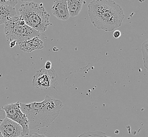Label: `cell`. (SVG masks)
Here are the masks:
<instances>
[{
  "label": "cell",
  "instance_id": "obj_1",
  "mask_svg": "<svg viewBox=\"0 0 148 137\" xmlns=\"http://www.w3.org/2000/svg\"><path fill=\"white\" fill-rule=\"evenodd\" d=\"M88 15L93 25L106 32L121 27L125 15L120 5L112 0H95L88 5Z\"/></svg>",
  "mask_w": 148,
  "mask_h": 137
},
{
  "label": "cell",
  "instance_id": "obj_2",
  "mask_svg": "<svg viewBox=\"0 0 148 137\" xmlns=\"http://www.w3.org/2000/svg\"><path fill=\"white\" fill-rule=\"evenodd\" d=\"M20 107L29 120V129L36 130L50 125L59 116L63 104L59 99L46 95L42 102L20 103Z\"/></svg>",
  "mask_w": 148,
  "mask_h": 137
},
{
  "label": "cell",
  "instance_id": "obj_3",
  "mask_svg": "<svg viewBox=\"0 0 148 137\" xmlns=\"http://www.w3.org/2000/svg\"><path fill=\"white\" fill-rule=\"evenodd\" d=\"M18 11L25 24L40 33L45 32L52 25L50 22V15L42 3L25 1L21 4Z\"/></svg>",
  "mask_w": 148,
  "mask_h": 137
},
{
  "label": "cell",
  "instance_id": "obj_4",
  "mask_svg": "<svg viewBox=\"0 0 148 137\" xmlns=\"http://www.w3.org/2000/svg\"><path fill=\"white\" fill-rule=\"evenodd\" d=\"M4 33L8 41H14L16 45L41 36V33L27 25L21 16L18 15L4 24Z\"/></svg>",
  "mask_w": 148,
  "mask_h": 137
},
{
  "label": "cell",
  "instance_id": "obj_5",
  "mask_svg": "<svg viewBox=\"0 0 148 137\" xmlns=\"http://www.w3.org/2000/svg\"><path fill=\"white\" fill-rule=\"evenodd\" d=\"M33 86L40 89L52 87L56 90L58 84V75L53 68L47 70L43 67L36 72L33 77Z\"/></svg>",
  "mask_w": 148,
  "mask_h": 137
},
{
  "label": "cell",
  "instance_id": "obj_6",
  "mask_svg": "<svg viewBox=\"0 0 148 137\" xmlns=\"http://www.w3.org/2000/svg\"><path fill=\"white\" fill-rule=\"evenodd\" d=\"M2 109L4 111L6 118L18 123L22 128V136H29L30 129L29 120L26 115L21 111L20 102L4 105Z\"/></svg>",
  "mask_w": 148,
  "mask_h": 137
},
{
  "label": "cell",
  "instance_id": "obj_7",
  "mask_svg": "<svg viewBox=\"0 0 148 137\" xmlns=\"http://www.w3.org/2000/svg\"><path fill=\"white\" fill-rule=\"evenodd\" d=\"M22 128L18 123L5 118L0 125V131L3 137H18L22 136Z\"/></svg>",
  "mask_w": 148,
  "mask_h": 137
},
{
  "label": "cell",
  "instance_id": "obj_8",
  "mask_svg": "<svg viewBox=\"0 0 148 137\" xmlns=\"http://www.w3.org/2000/svg\"><path fill=\"white\" fill-rule=\"evenodd\" d=\"M51 11L52 14L61 21H66L70 18L66 0L54 1Z\"/></svg>",
  "mask_w": 148,
  "mask_h": 137
},
{
  "label": "cell",
  "instance_id": "obj_9",
  "mask_svg": "<svg viewBox=\"0 0 148 137\" xmlns=\"http://www.w3.org/2000/svg\"><path fill=\"white\" fill-rule=\"evenodd\" d=\"M18 45L21 51L27 53L41 50L44 48L43 42L39 37H35L27 41L21 42L18 44Z\"/></svg>",
  "mask_w": 148,
  "mask_h": 137
},
{
  "label": "cell",
  "instance_id": "obj_10",
  "mask_svg": "<svg viewBox=\"0 0 148 137\" xmlns=\"http://www.w3.org/2000/svg\"><path fill=\"white\" fill-rule=\"evenodd\" d=\"M16 15L17 14L15 8L0 4V25L5 24L7 21Z\"/></svg>",
  "mask_w": 148,
  "mask_h": 137
},
{
  "label": "cell",
  "instance_id": "obj_11",
  "mask_svg": "<svg viewBox=\"0 0 148 137\" xmlns=\"http://www.w3.org/2000/svg\"><path fill=\"white\" fill-rule=\"evenodd\" d=\"M67 5L70 16L75 17L79 14L83 5L81 0H67Z\"/></svg>",
  "mask_w": 148,
  "mask_h": 137
},
{
  "label": "cell",
  "instance_id": "obj_12",
  "mask_svg": "<svg viewBox=\"0 0 148 137\" xmlns=\"http://www.w3.org/2000/svg\"><path fill=\"white\" fill-rule=\"evenodd\" d=\"M143 66L148 72V39L144 41L141 47Z\"/></svg>",
  "mask_w": 148,
  "mask_h": 137
},
{
  "label": "cell",
  "instance_id": "obj_13",
  "mask_svg": "<svg viewBox=\"0 0 148 137\" xmlns=\"http://www.w3.org/2000/svg\"><path fill=\"white\" fill-rule=\"evenodd\" d=\"M105 136L106 134L102 131H87L77 137H104Z\"/></svg>",
  "mask_w": 148,
  "mask_h": 137
},
{
  "label": "cell",
  "instance_id": "obj_14",
  "mask_svg": "<svg viewBox=\"0 0 148 137\" xmlns=\"http://www.w3.org/2000/svg\"><path fill=\"white\" fill-rule=\"evenodd\" d=\"M17 0H10V1H4L0 0V4H2L5 6L15 8V6L18 4Z\"/></svg>",
  "mask_w": 148,
  "mask_h": 137
},
{
  "label": "cell",
  "instance_id": "obj_15",
  "mask_svg": "<svg viewBox=\"0 0 148 137\" xmlns=\"http://www.w3.org/2000/svg\"><path fill=\"white\" fill-rule=\"evenodd\" d=\"M5 118H6V114L4 111L3 110L2 108H0V125L1 122L3 121V120Z\"/></svg>",
  "mask_w": 148,
  "mask_h": 137
},
{
  "label": "cell",
  "instance_id": "obj_16",
  "mask_svg": "<svg viewBox=\"0 0 148 137\" xmlns=\"http://www.w3.org/2000/svg\"><path fill=\"white\" fill-rule=\"evenodd\" d=\"M43 68L47 70H51L52 68V63L50 61H47L45 63V66H43Z\"/></svg>",
  "mask_w": 148,
  "mask_h": 137
},
{
  "label": "cell",
  "instance_id": "obj_17",
  "mask_svg": "<svg viewBox=\"0 0 148 137\" xmlns=\"http://www.w3.org/2000/svg\"><path fill=\"white\" fill-rule=\"evenodd\" d=\"M121 35V33L120 31H119V30H116V31H114V32H113V36L114 38H115V39H118V38H119L120 37Z\"/></svg>",
  "mask_w": 148,
  "mask_h": 137
},
{
  "label": "cell",
  "instance_id": "obj_18",
  "mask_svg": "<svg viewBox=\"0 0 148 137\" xmlns=\"http://www.w3.org/2000/svg\"><path fill=\"white\" fill-rule=\"evenodd\" d=\"M16 45V43L14 41H12L10 42V47L11 48H14Z\"/></svg>",
  "mask_w": 148,
  "mask_h": 137
},
{
  "label": "cell",
  "instance_id": "obj_19",
  "mask_svg": "<svg viewBox=\"0 0 148 137\" xmlns=\"http://www.w3.org/2000/svg\"><path fill=\"white\" fill-rule=\"evenodd\" d=\"M33 137H47L46 136H45L44 135H42V134H36V133H33L32 134Z\"/></svg>",
  "mask_w": 148,
  "mask_h": 137
},
{
  "label": "cell",
  "instance_id": "obj_20",
  "mask_svg": "<svg viewBox=\"0 0 148 137\" xmlns=\"http://www.w3.org/2000/svg\"><path fill=\"white\" fill-rule=\"evenodd\" d=\"M28 137H33V136L32 134H30V135H29V136H28Z\"/></svg>",
  "mask_w": 148,
  "mask_h": 137
},
{
  "label": "cell",
  "instance_id": "obj_21",
  "mask_svg": "<svg viewBox=\"0 0 148 137\" xmlns=\"http://www.w3.org/2000/svg\"><path fill=\"white\" fill-rule=\"evenodd\" d=\"M18 137H28V136H21Z\"/></svg>",
  "mask_w": 148,
  "mask_h": 137
},
{
  "label": "cell",
  "instance_id": "obj_22",
  "mask_svg": "<svg viewBox=\"0 0 148 137\" xmlns=\"http://www.w3.org/2000/svg\"><path fill=\"white\" fill-rule=\"evenodd\" d=\"M0 137H3V135H2V134H1V131H0Z\"/></svg>",
  "mask_w": 148,
  "mask_h": 137
},
{
  "label": "cell",
  "instance_id": "obj_23",
  "mask_svg": "<svg viewBox=\"0 0 148 137\" xmlns=\"http://www.w3.org/2000/svg\"><path fill=\"white\" fill-rule=\"evenodd\" d=\"M104 137H108V136H104Z\"/></svg>",
  "mask_w": 148,
  "mask_h": 137
}]
</instances>
